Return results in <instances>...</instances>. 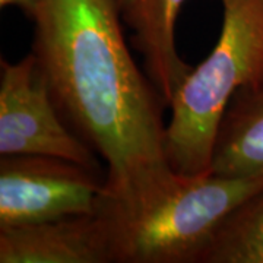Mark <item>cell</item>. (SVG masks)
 Returning <instances> with one entry per match:
<instances>
[{"mask_svg":"<svg viewBox=\"0 0 263 263\" xmlns=\"http://www.w3.org/2000/svg\"><path fill=\"white\" fill-rule=\"evenodd\" d=\"M186 2L136 0L123 13L133 29L135 47L145 60L146 73L167 105L192 69L176 48V24Z\"/></svg>","mask_w":263,"mask_h":263,"instance_id":"cell-7","label":"cell"},{"mask_svg":"<svg viewBox=\"0 0 263 263\" xmlns=\"http://www.w3.org/2000/svg\"><path fill=\"white\" fill-rule=\"evenodd\" d=\"M0 263H114L101 214L0 228Z\"/></svg>","mask_w":263,"mask_h":263,"instance_id":"cell-6","label":"cell"},{"mask_svg":"<svg viewBox=\"0 0 263 263\" xmlns=\"http://www.w3.org/2000/svg\"><path fill=\"white\" fill-rule=\"evenodd\" d=\"M95 152L66 122L34 53L0 60V155H43L98 170Z\"/></svg>","mask_w":263,"mask_h":263,"instance_id":"cell-4","label":"cell"},{"mask_svg":"<svg viewBox=\"0 0 263 263\" xmlns=\"http://www.w3.org/2000/svg\"><path fill=\"white\" fill-rule=\"evenodd\" d=\"M222 25L212 51L190 69L167 107L165 154L180 176L212 171L216 136L243 89L263 84V0H219Z\"/></svg>","mask_w":263,"mask_h":263,"instance_id":"cell-2","label":"cell"},{"mask_svg":"<svg viewBox=\"0 0 263 263\" xmlns=\"http://www.w3.org/2000/svg\"><path fill=\"white\" fill-rule=\"evenodd\" d=\"M202 263H263V189L227 218Z\"/></svg>","mask_w":263,"mask_h":263,"instance_id":"cell-9","label":"cell"},{"mask_svg":"<svg viewBox=\"0 0 263 263\" xmlns=\"http://www.w3.org/2000/svg\"><path fill=\"white\" fill-rule=\"evenodd\" d=\"M135 2H136V0H119V3H120V8H122V10H123V13L129 9V8H130Z\"/></svg>","mask_w":263,"mask_h":263,"instance_id":"cell-10","label":"cell"},{"mask_svg":"<svg viewBox=\"0 0 263 263\" xmlns=\"http://www.w3.org/2000/svg\"><path fill=\"white\" fill-rule=\"evenodd\" d=\"M263 189V174L181 176L167 195L133 214H103L114 263H202L227 218Z\"/></svg>","mask_w":263,"mask_h":263,"instance_id":"cell-3","label":"cell"},{"mask_svg":"<svg viewBox=\"0 0 263 263\" xmlns=\"http://www.w3.org/2000/svg\"><path fill=\"white\" fill-rule=\"evenodd\" d=\"M105 190L98 170L43 155L0 160V228L97 214Z\"/></svg>","mask_w":263,"mask_h":263,"instance_id":"cell-5","label":"cell"},{"mask_svg":"<svg viewBox=\"0 0 263 263\" xmlns=\"http://www.w3.org/2000/svg\"><path fill=\"white\" fill-rule=\"evenodd\" d=\"M212 171L263 174V84L240 91L230 104L216 136Z\"/></svg>","mask_w":263,"mask_h":263,"instance_id":"cell-8","label":"cell"},{"mask_svg":"<svg viewBox=\"0 0 263 263\" xmlns=\"http://www.w3.org/2000/svg\"><path fill=\"white\" fill-rule=\"evenodd\" d=\"M32 53L69 126L107 164L98 212L133 214L180 180L162 97L133 60L119 0H35Z\"/></svg>","mask_w":263,"mask_h":263,"instance_id":"cell-1","label":"cell"}]
</instances>
